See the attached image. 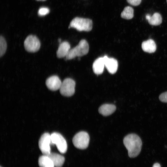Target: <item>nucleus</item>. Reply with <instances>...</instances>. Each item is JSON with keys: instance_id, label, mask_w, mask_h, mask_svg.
I'll use <instances>...</instances> for the list:
<instances>
[{"instance_id": "a878e982", "label": "nucleus", "mask_w": 167, "mask_h": 167, "mask_svg": "<svg viewBox=\"0 0 167 167\" xmlns=\"http://www.w3.org/2000/svg\"></svg>"}, {"instance_id": "9b49d317", "label": "nucleus", "mask_w": 167, "mask_h": 167, "mask_svg": "<svg viewBox=\"0 0 167 167\" xmlns=\"http://www.w3.org/2000/svg\"><path fill=\"white\" fill-rule=\"evenodd\" d=\"M70 49L71 46L68 42L64 41L61 42L56 52L57 57L59 58L66 57Z\"/></svg>"}, {"instance_id": "f8f14e48", "label": "nucleus", "mask_w": 167, "mask_h": 167, "mask_svg": "<svg viewBox=\"0 0 167 167\" xmlns=\"http://www.w3.org/2000/svg\"><path fill=\"white\" fill-rule=\"evenodd\" d=\"M105 67L103 57H100L96 59L92 65V69L95 74L100 75L103 72Z\"/></svg>"}, {"instance_id": "b1692460", "label": "nucleus", "mask_w": 167, "mask_h": 167, "mask_svg": "<svg viewBox=\"0 0 167 167\" xmlns=\"http://www.w3.org/2000/svg\"><path fill=\"white\" fill-rule=\"evenodd\" d=\"M151 16L149 14H147L146 15V19L147 20H148L150 18Z\"/></svg>"}, {"instance_id": "20e7f679", "label": "nucleus", "mask_w": 167, "mask_h": 167, "mask_svg": "<svg viewBox=\"0 0 167 167\" xmlns=\"http://www.w3.org/2000/svg\"><path fill=\"white\" fill-rule=\"evenodd\" d=\"M72 142L76 148L81 149L86 148L89 142V136L85 131H80L77 133L73 137Z\"/></svg>"}, {"instance_id": "423d86ee", "label": "nucleus", "mask_w": 167, "mask_h": 167, "mask_svg": "<svg viewBox=\"0 0 167 167\" xmlns=\"http://www.w3.org/2000/svg\"><path fill=\"white\" fill-rule=\"evenodd\" d=\"M75 81L70 78L65 79L62 82L59 89L62 95L65 96H71L75 92Z\"/></svg>"}, {"instance_id": "0eeeda50", "label": "nucleus", "mask_w": 167, "mask_h": 167, "mask_svg": "<svg viewBox=\"0 0 167 167\" xmlns=\"http://www.w3.org/2000/svg\"><path fill=\"white\" fill-rule=\"evenodd\" d=\"M24 46L25 50L28 52L34 53L38 51L41 47V43L35 36L29 35L25 39Z\"/></svg>"}, {"instance_id": "a211bd4d", "label": "nucleus", "mask_w": 167, "mask_h": 167, "mask_svg": "<svg viewBox=\"0 0 167 167\" xmlns=\"http://www.w3.org/2000/svg\"><path fill=\"white\" fill-rule=\"evenodd\" d=\"M121 17L124 19H131L134 16V10L131 6L126 7L122 12Z\"/></svg>"}, {"instance_id": "39448f33", "label": "nucleus", "mask_w": 167, "mask_h": 167, "mask_svg": "<svg viewBox=\"0 0 167 167\" xmlns=\"http://www.w3.org/2000/svg\"><path fill=\"white\" fill-rule=\"evenodd\" d=\"M51 143L55 145L59 151L61 153H65L67 151V145L65 139L60 133L54 132L51 134Z\"/></svg>"}, {"instance_id": "1a4fd4ad", "label": "nucleus", "mask_w": 167, "mask_h": 167, "mask_svg": "<svg viewBox=\"0 0 167 167\" xmlns=\"http://www.w3.org/2000/svg\"><path fill=\"white\" fill-rule=\"evenodd\" d=\"M62 82L57 75L51 76L48 78L45 81L47 87L52 91H56L59 89Z\"/></svg>"}, {"instance_id": "412c9836", "label": "nucleus", "mask_w": 167, "mask_h": 167, "mask_svg": "<svg viewBox=\"0 0 167 167\" xmlns=\"http://www.w3.org/2000/svg\"><path fill=\"white\" fill-rule=\"evenodd\" d=\"M159 99L161 102L167 103V92L161 93L159 96Z\"/></svg>"}, {"instance_id": "6e6552de", "label": "nucleus", "mask_w": 167, "mask_h": 167, "mask_svg": "<svg viewBox=\"0 0 167 167\" xmlns=\"http://www.w3.org/2000/svg\"><path fill=\"white\" fill-rule=\"evenodd\" d=\"M38 144L39 148L43 155H49L51 152V135L48 133H44L40 139Z\"/></svg>"}, {"instance_id": "9d476101", "label": "nucleus", "mask_w": 167, "mask_h": 167, "mask_svg": "<svg viewBox=\"0 0 167 167\" xmlns=\"http://www.w3.org/2000/svg\"><path fill=\"white\" fill-rule=\"evenodd\" d=\"M105 67L110 74L115 73L118 68V63L116 59L113 58H110L105 55L103 57Z\"/></svg>"}, {"instance_id": "cd10ccee", "label": "nucleus", "mask_w": 167, "mask_h": 167, "mask_svg": "<svg viewBox=\"0 0 167 167\" xmlns=\"http://www.w3.org/2000/svg\"></svg>"}, {"instance_id": "f3484780", "label": "nucleus", "mask_w": 167, "mask_h": 167, "mask_svg": "<svg viewBox=\"0 0 167 167\" xmlns=\"http://www.w3.org/2000/svg\"><path fill=\"white\" fill-rule=\"evenodd\" d=\"M148 23L151 25L157 26L161 24L162 22V18L158 13H154L148 20Z\"/></svg>"}, {"instance_id": "f03ea898", "label": "nucleus", "mask_w": 167, "mask_h": 167, "mask_svg": "<svg viewBox=\"0 0 167 167\" xmlns=\"http://www.w3.org/2000/svg\"><path fill=\"white\" fill-rule=\"evenodd\" d=\"M89 50L87 41L84 39L81 40L75 47L71 49L65 57L66 60H71L76 57H80L87 54Z\"/></svg>"}, {"instance_id": "2eb2a0df", "label": "nucleus", "mask_w": 167, "mask_h": 167, "mask_svg": "<svg viewBox=\"0 0 167 167\" xmlns=\"http://www.w3.org/2000/svg\"><path fill=\"white\" fill-rule=\"evenodd\" d=\"M52 161L55 167H62L65 161V158L58 154L51 152L48 155Z\"/></svg>"}, {"instance_id": "7ed1b4c3", "label": "nucleus", "mask_w": 167, "mask_h": 167, "mask_svg": "<svg viewBox=\"0 0 167 167\" xmlns=\"http://www.w3.org/2000/svg\"><path fill=\"white\" fill-rule=\"evenodd\" d=\"M92 23L91 20L76 17L71 22L69 28H74L79 31L88 32L92 30Z\"/></svg>"}, {"instance_id": "393cba45", "label": "nucleus", "mask_w": 167, "mask_h": 167, "mask_svg": "<svg viewBox=\"0 0 167 167\" xmlns=\"http://www.w3.org/2000/svg\"><path fill=\"white\" fill-rule=\"evenodd\" d=\"M58 41L59 42L61 43V39L59 38L58 40Z\"/></svg>"}, {"instance_id": "6ab92c4d", "label": "nucleus", "mask_w": 167, "mask_h": 167, "mask_svg": "<svg viewBox=\"0 0 167 167\" xmlns=\"http://www.w3.org/2000/svg\"><path fill=\"white\" fill-rule=\"evenodd\" d=\"M7 49V44L4 37H0V57H2L5 54Z\"/></svg>"}, {"instance_id": "f257e3e1", "label": "nucleus", "mask_w": 167, "mask_h": 167, "mask_svg": "<svg viewBox=\"0 0 167 167\" xmlns=\"http://www.w3.org/2000/svg\"><path fill=\"white\" fill-rule=\"evenodd\" d=\"M123 142L130 157H135L139 155L141 149L142 142L137 135L131 134L127 135L124 138Z\"/></svg>"}, {"instance_id": "aec40b11", "label": "nucleus", "mask_w": 167, "mask_h": 167, "mask_svg": "<svg viewBox=\"0 0 167 167\" xmlns=\"http://www.w3.org/2000/svg\"><path fill=\"white\" fill-rule=\"evenodd\" d=\"M49 12V9L46 7H41L38 11V14L40 16H45L48 14Z\"/></svg>"}, {"instance_id": "ddd939ff", "label": "nucleus", "mask_w": 167, "mask_h": 167, "mask_svg": "<svg viewBox=\"0 0 167 167\" xmlns=\"http://www.w3.org/2000/svg\"><path fill=\"white\" fill-rule=\"evenodd\" d=\"M143 50L146 52L151 53L154 52L156 49V43L153 40L149 39L143 41L142 44Z\"/></svg>"}, {"instance_id": "bb28decb", "label": "nucleus", "mask_w": 167, "mask_h": 167, "mask_svg": "<svg viewBox=\"0 0 167 167\" xmlns=\"http://www.w3.org/2000/svg\"><path fill=\"white\" fill-rule=\"evenodd\" d=\"M166 1H167V0H166Z\"/></svg>"}, {"instance_id": "4be33fe9", "label": "nucleus", "mask_w": 167, "mask_h": 167, "mask_svg": "<svg viewBox=\"0 0 167 167\" xmlns=\"http://www.w3.org/2000/svg\"><path fill=\"white\" fill-rule=\"evenodd\" d=\"M127 2L134 6H137L140 4L141 0H126Z\"/></svg>"}, {"instance_id": "4468645a", "label": "nucleus", "mask_w": 167, "mask_h": 167, "mask_svg": "<svg viewBox=\"0 0 167 167\" xmlns=\"http://www.w3.org/2000/svg\"><path fill=\"white\" fill-rule=\"evenodd\" d=\"M116 107L114 105L111 104H105L101 106L99 109V112L104 116H107L112 114L116 110Z\"/></svg>"}, {"instance_id": "dca6fc26", "label": "nucleus", "mask_w": 167, "mask_h": 167, "mask_svg": "<svg viewBox=\"0 0 167 167\" xmlns=\"http://www.w3.org/2000/svg\"><path fill=\"white\" fill-rule=\"evenodd\" d=\"M38 165L40 167H55L54 164L48 155H43L38 159Z\"/></svg>"}, {"instance_id": "5701e85b", "label": "nucleus", "mask_w": 167, "mask_h": 167, "mask_svg": "<svg viewBox=\"0 0 167 167\" xmlns=\"http://www.w3.org/2000/svg\"><path fill=\"white\" fill-rule=\"evenodd\" d=\"M152 167H161V166L159 163H155L153 165Z\"/></svg>"}]
</instances>
